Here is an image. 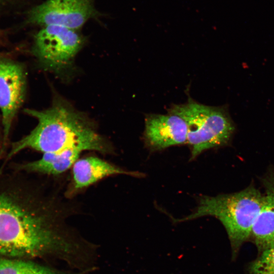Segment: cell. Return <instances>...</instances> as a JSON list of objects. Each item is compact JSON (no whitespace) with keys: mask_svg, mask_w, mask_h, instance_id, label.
<instances>
[{"mask_svg":"<svg viewBox=\"0 0 274 274\" xmlns=\"http://www.w3.org/2000/svg\"><path fill=\"white\" fill-rule=\"evenodd\" d=\"M19 177L0 175V257L68 254L63 208Z\"/></svg>","mask_w":274,"mask_h":274,"instance_id":"obj_1","label":"cell"},{"mask_svg":"<svg viewBox=\"0 0 274 274\" xmlns=\"http://www.w3.org/2000/svg\"><path fill=\"white\" fill-rule=\"evenodd\" d=\"M263 199L264 195L253 185L234 193L201 196L193 213L174 221H186L206 216L216 217L226 229L233 255L251 237Z\"/></svg>","mask_w":274,"mask_h":274,"instance_id":"obj_3","label":"cell"},{"mask_svg":"<svg viewBox=\"0 0 274 274\" xmlns=\"http://www.w3.org/2000/svg\"><path fill=\"white\" fill-rule=\"evenodd\" d=\"M82 152L79 149H72L58 153H44L40 159L15 164L13 168L16 171L26 173L59 175L73 166Z\"/></svg>","mask_w":274,"mask_h":274,"instance_id":"obj_11","label":"cell"},{"mask_svg":"<svg viewBox=\"0 0 274 274\" xmlns=\"http://www.w3.org/2000/svg\"><path fill=\"white\" fill-rule=\"evenodd\" d=\"M95 14L90 0H47L30 11L28 20L44 26L58 25L75 30Z\"/></svg>","mask_w":274,"mask_h":274,"instance_id":"obj_6","label":"cell"},{"mask_svg":"<svg viewBox=\"0 0 274 274\" xmlns=\"http://www.w3.org/2000/svg\"><path fill=\"white\" fill-rule=\"evenodd\" d=\"M0 274H61L25 259L0 257Z\"/></svg>","mask_w":274,"mask_h":274,"instance_id":"obj_12","label":"cell"},{"mask_svg":"<svg viewBox=\"0 0 274 274\" xmlns=\"http://www.w3.org/2000/svg\"><path fill=\"white\" fill-rule=\"evenodd\" d=\"M83 44V38L75 30L47 25L35 36L32 52L43 68L61 74L71 68Z\"/></svg>","mask_w":274,"mask_h":274,"instance_id":"obj_5","label":"cell"},{"mask_svg":"<svg viewBox=\"0 0 274 274\" xmlns=\"http://www.w3.org/2000/svg\"><path fill=\"white\" fill-rule=\"evenodd\" d=\"M24 111L35 117L38 124L28 134L12 144L6 160L26 148L43 154L72 149L102 154L113 152L111 145L98 133L91 120L61 98L54 99L46 110L27 109Z\"/></svg>","mask_w":274,"mask_h":274,"instance_id":"obj_2","label":"cell"},{"mask_svg":"<svg viewBox=\"0 0 274 274\" xmlns=\"http://www.w3.org/2000/svg\"><path fill=\"white\" fill-rule=\"evenodd\" d=\"M72 168L74 190L86 188L105 178L114 175H126L136 177L144 176L142 173L123 169L93 156L78 159L73 164Z\"/></svg>","mask_w":274,"mask_h":274,"instance_id":"obj_9","label":"cell"},{"mask_svg":"<svg viewBox=\"0 0 274 274\" xmlns=\"http://www.w3.org/2000/svg\"><path fill=\"white\" fill-rule=\"evenodd\" d=\"M250 265V274H274V243L260 252Z\"/></svg>","mask_w":274,"mask_h":274,"instance_id":"obj_13","label":"cell"},{"mask_svg":"<svg viewBox=\"0 0 274 274\" xmlns=\"http://www.w3.org/2000/svg\"><path fill=\"white\" fill-rule=\"evenodd\" d=\"M25 75L22 66L0 58V110L5 145L13 120L24 100Z\"/></svg>","mask_w":274,"mask_h":274,"instance_id":"obj_7","label":"cell"},{"mask_svg":"<svg viewBox=\"0 0 274 274\" xmlns=\"http://www.w3.org/2000/svg\"><path fill=\"white\" fill-rule=\"evenodd\" d=\"M169 113L179 116L186 124L190 160L204 151L227 144L234 131L224 107L206 106L190 99L185 104L174 105Z\"/></svg>","mask_w":274,"mask_h":274,"instance_id":"obj_4","label":"cell"},{"mask_svg":"<svg viewBox=\"0 0 274 274\" xmlns=\"http://www.w3.org/2000/svg\"><path fill=\"white\" fill-rule=\"evenodd\" d=\"M144 141L151 151H158L187 143V128L179 116L149 114L145 119Z\"/></svg>","mask_w":274,"mask_h":274,"instance_id":"obj_8","label":"cell"},{"mask_svg":"<svg viewBox=\"0 0 274 274\" xmlns=\"http://www.w3.org/2000/svg\"><path fill=\"white\" fill-rule=\"evenodd\" d=\"M262 180L265 194L251 235L260 252L274 243V173Z\"/></svg>","mask_w":274,"mask_h":274,"instance_id":"obj_10","label":"cell"}]
</instances>
